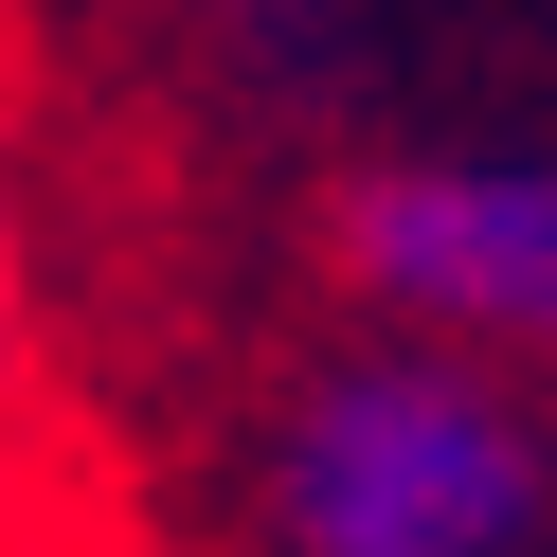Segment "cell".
Returning <instances> with one entry per match:
<instances>
[{
	"label": "cell",
	"instance_id": "6da1fadb",
	"mask_svg": "<svg viewBox=\"0 0 557 557\" xmlns=\"http://www.w3.org/2000/svg\"><path fill=\"white\" fill-rule=\"evenodd\" d=\"M288 557H521L540 521V432L485 360H342L270 449Z\"/></svg>",
	"mask_w": 557,
	"mask_h": 557
},
{
	"label": "cell",
	"instance_id": "7a4b0ae2",
	"mask_svg": "<svg viewBox=\"0 0 557 557\" xmlns=\"http://www.w3.org/2000/svg\"><path fill=\"white\" fill-rule=\"evenodd\" d=\"M342 270L432 342L557 360V162H396L342 198Z\"/></svg>",
	"mask_w": 557,
	"mask_h": 557
},
{
	"label": "cell",
	"instance_id": "3957f363",
	"mask_svg": "<svg viewBox=\"0 0 557 557\" xmlns=\"http://www.w3.org/2000/svg\"><path fill=\"white\" fill-rule=\"evenodd\" d=\"M0 324H18V252H0Z\"/></svg>",
	"mask_w": 557,
	"mask_h": 557
}]
</instances>
